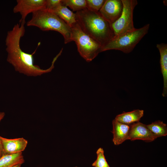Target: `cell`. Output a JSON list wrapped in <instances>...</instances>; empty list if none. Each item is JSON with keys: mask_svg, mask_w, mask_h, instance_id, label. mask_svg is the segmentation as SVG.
Segmentation results:
<instances>
[{"mask_svg": "<svg viewBox=\"0 0 167 167\" xmlns=\"http://www.w3.org/2000/svg\"><path fill=\"white\" fill-rule=\"evenodd\" d=\"M61 4L76 12L87 8L86 0H62Z\"/></svg>", "mask_w": 167, "mask_h": 167, "instance_id": "obj_17", "label": "cell"}, {"mask_svg": "<svg viewBox=\"0 0 167 167\" xmlns=\"http://www.w3.org/2000/svg\"><path fill=\"white\" fill-rule=\"evenodd\" d=\"M123 7L121 0H106L99 12L111 24L120 17Z\"/></svg>", "mask_w": 167, "mask_h": 167, "instance_id": "obj_8", "label": "cell"}, {"mask_svg": "<svg viewBox=\"0 0 167 167\" xmlns=\"http://www.w3.org/2000/svg\"></svg>", "mask_w": 167, "mask_h": 167, "instance_id": "obj_24", "label": "cell"}, {"mask_svg": "<svg viewBox=\"0 0 167 167\" xmlns=\"http://www.w3.org/2000/svg\"><path fill=\"white\" fill-rule=\"evenodd\" d=\"M25 23L17 24L7 32L5 40L6 50L8 54L7 61L13 66L16 71L28 76L41 75L51 71L54 67L55 62L59 57L58 55L54 58L49 68L43 69L38 66L34 65L33 57L40 42L38 43L36 49L32 54L25 52L20 48V39L25 32Z\"/></svg>", "mask_w": 167, "mask_h": 167, "instance_id": "obj_1", "label": "cell"}, {"mask_svg": "<svg viewBox=\"0 0 167 167\" xmlns=\"http://www.w3.org/2000/svg\"><path fill=\"white\" fill-rule=\"evenodd\" d=\"M62 0H47L46 9L52 11L61 3Z\"/></svg>", "mask_w": 167, "mask_h": 167, "instance_id": "obj_20", "label": "cell"}, {"mask_svg": "<svg viewBox=\"0 0 167 167\" xmlns=\"http://www.w3.org/2000/svg\"><path fill=\"white\" fill-rule=\"evenodd\" d=\"M150 131L157 138L166 136L167 135V126L162 121H156L151 124L146 125Z\"/></svg>", "mask_w": 167, "mask_h": 167, "instance_id": "obj_16", "label": "cell"}, {"mask_svg": "<svg viewBox=\"0 0 167 167\" xmlns=\"http://www.w3.org/2000/svg\"><path fill=\"white\" fill-rule=\"evenodd\" d=\"M71 27L72 41L75 42L78 52L87 62L91 61L101 52V45L85 33L77 22Z\"/></svg>", "mask_w": 167, "mask_h": 167, "instance_id": "obj_5", "label": "cell"}, {"mask_svg": "<svg viewBox=\"0 0 167 167\" xmlns=\"http://www.w3.org/2000/svg\"><path fill=\"white\" fill-rule=\"evenodd\" d=\"M106 0H86V8L94 11H100Z\"/></svg>", "mask_w": 167, "mask_h": 167, "instance_id": "obj_19", "label": "cell"}, {"mask_svg": "<svg viewBox=\"0 0 167 167\" xmlns=\"http://www.w3.org/2000/svg\"><path fill=\"white\" fill-rule=\"evenodd\" d=\"M156 138L147 128L146 125L139 122L130 125L128 139L131 141L139 139L151 142Z\"/></svg>", "mask_w": 167, "mask_h": 167, "instance_id": "obj_9", "label": "cell"}, {"mask_svg": "<svg viewBox=\"0 0 167 167\" xmlns=\"http://www.w3.org/2000/svg\"><path fill=\"white\" fill-rule=\"evenodd\" d=\"M27 25L37 27L43 31L58 32L63 36L65 44L72 41L71 27L54 12L46 9L32 13V18L27 22Z\"/></svg>", "mask_w": 167, "mask_h": 167, "instance_id": "obj_3", "label": "cell"}, {"mask_svg": "<svg viewBox=\"0 0 167 167\" xmlns=\"http://www.w3.org/2000/svg\"><path fill=\"white\" fill-rule=\"evenodd\" d=\"M52 11L71 27L76 23L75 14L61 2Z\"/></svg>", "mask_w": 167, "mask_h": 167, "instance_id": "obj_14", "label": "cell"}, {"mask_svg": "<svg viewBox=\"0 0 167 167\" xmlns=\"http://www.w3.org/2000/svg\"><path fill=\"white\" fill-rule=\"evenodd\" d=\"M149 28V24H148L140 28L114 37L102 47L101 52L117 50L129 53L148 33Z\"/></svg>", "mask_w": 167, "mask_h": 167, "instance_id": "obj_4", "label": "cell"}, {"mask_svg": "<svg viewBox=\"0 0 167 167\" xmlns=\"http://www.w3.org/2000/svg\"><path fill=\"white\" fill-rule=\"evenodd\" d=\"M160 55V64L161 71L163 79V89L162 95L167 96V44L162 43L156 45Z\"/></svg>", "mask_w": 167, "mask_h": 167, "instance_id": "obj_12", "label": "cell"}, {"mask_svg": "<svg viewBox=\"0 0 167 167\" xmlns=\"http://www.w3.org/2000/svg\"><path fill=\"white\" fill-rule=\"evenodd\" d=\"M5 113L3 112H0V122L4 118Z\"/></svg>", "mask_w": 167, "mask_h": 167, "instance_id": "obj_22", "label": "cell"}, {"mask_svg": "<svg viewBox=\"0 0 167 167\" xmlns=\"http://www.w3.org/2000/svg\"><path fill=\"white\" fill-rule=\"evenodd\" d=\"M16 2L13 12L19 13L21 15L19 23H25V19L28 14L46 8L47 0H17Z\"/></svg>", "mask_w": 167, "mask_h": 167, "instance_id": "obj_7", "label": "cell"}, {"mask_svg": "<svg viewBox=\"0 0 167 167\" xmlns=\"http://www.w3.org/2000/svg\"><path fill=\"white\" fill-rule=\"evenodd\" d=\"M24 161L22 152L3 154L0 158V167H12L18 164H22Z\"/></svg>", "mask_w": 167, "mask_h": 167, "instance_id": "obj_15", "label": "cell"}, {"mask_svg": "<svg viewBox=\"0 0 167 167\" xmlns=\"http://www.w3.org/2000/svg\"><path fill=\"white\" fill-rule=\"evenodd\" d=\"M123 7L120 17L112 24L114 37L132 31L134 27L133 21L134 10L138 4L137 0H121Z\"/></svg>", "mask_w": 167, "mask_h": 167, "instance_id": "obj_6", "label": "cell"}, {"mask_svg": "<svg viewBox=\"0 0 167 167\" xmlns=\"http://www.w3.org/2000/svg\"><path fill=\"white\" fill-rule=\"evenodd\" d=\"M22 164H19L14 166L12 167H20Z\"/></svg>", "mask_w": 167, "mask_h": 167, "instance_id": "obj_23", "label": "cell"}, {"mask_svg": "<svg viewBox=\"0 0 167 167\" xmlns=\"http://www.w3.org/2000/svg\"><path fill=\"white\" fill-rule=\"evenodd\" d=\"M113 141L115 145L122 144L128 140L130 125L119 122L115 119L112 121Z\"/></svg>", "mask_w": 167, "mask_h": 167, "instance_id": "obj_11", "label": "cell"}, {"mask_svg": "<svg viewBox=\"0 0 167 167\" xmlns=\"http://www.w3.org/2000/svg\"><path fill=\"white\" fill-rule=\"evenodd\" d=\"M143 114V110L137 109L118 114L116 117L115 119L120 122L130 125L139 122Z\"/></svg>", "mask_w": 167, "mask_h": 167, "instance_id": "obj_13", "label": "cell"}, {"mask_svg": "<svg viewBox=\"0 0 167 167\" xmlns=\"http://www.w3.org/2000/svg\"><path fill=\"white\" fill-rule=\"evenodd\" d=\"M76 22L82 29L102 47L114 37L111 24L99 11L87 8L76 12Z\"/></svg>", "mask_w": 167, "mask_h": 167, "instance_id": "obj_2", "label": "cell"}, {"mask_svg": "<svg viewBox=\"0 0 167 167\" xmlns=\"http://www.w3.org/2000/svg\"><path fill=\"white\" fill-rule=\"evenodd\" d=\"M3 154H13L24 150L28 144V141L24 138L9 139L1 137Z\"/></svg>", "mask_w": 167, "mask_h": 167, "instance_id": "obj_10", "label": "cell"}, {"mask_svg": "<svg viewBox=\"0 0 167 167\" xmlns=\"http://www.w3.org/2000/svg\"><path fill=\"white\" fill-rule=\"evenodd\" d=\"M1 137L0 136V158L3 155V147Z\"/></svg>", "mask_w": 167, "mask_h": 167, "instance_id": "obj_21", "label": "cell"}, {"mask_svg": "<svg viewBox=\"0 0 167 167\" xmlns=\"http://www.w3.org/2000/svg\"><path fill=\"white\" fill-rule=\"evenodd\" d=\"M97 159L92 163L94 167H110L104 155V151L102 148H99L96 151Z\"/></svg>", "mask_w": 167, "mask_h": 167, "instance_id": "obj_18", "label": "cell"}]
</instances>
